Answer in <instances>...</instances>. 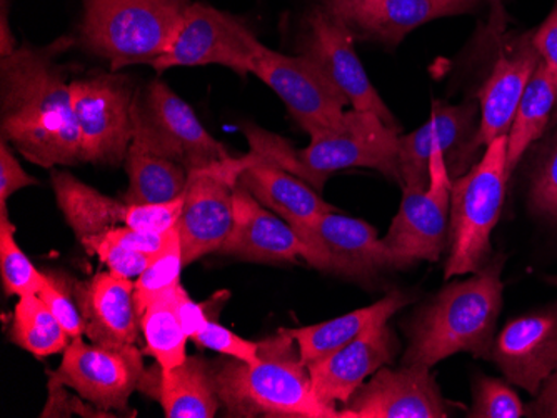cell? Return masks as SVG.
Masks as SVG:
<instances>
[{
    "mask_svg": "<svg viewBox=\"0 0 557 418\" xmlns=\"http://www.w3.org/2000/svg\"><path fill=\"white\" fill-rule=\"evenodd\" d=\"M72 40L21 46L0 61L2 139L44 168L81 164L79 127L67 68L58 58Z\"/></svg>",
    "mask_w": 557,
    "mask_h": 418,
    "instance_id": "obj_1",
    "label": "cell"
},
{
    "mask_svg": "<svg viewBox=\"0 0 557 418\" xmlns=\"http://www.w3.org/2000/svg\"><path fill=\"white\" fill-rule=\"evenodd\" d=\"M504 257L487 262L469 279L450 282L412 315L403 365L433 368L450 355L490 358L503 308Z\"/></svg>",
    "mask_w": 557,
    "mask_h": 418,
    "instance_id": "obj_2",
    "label": "cell"
},
{
    "mask_svg": "<svg viewBox=\"0 0 557 418\" xmlns=\"http://www.w3.org/2000/svg\"><path fill=\"white\" fill-rule=\"evenodd\" d=\"M215 389L227 417L337 418L312 390L296 340L284 329L259 342V360L225 358L212 365Z\"/></svg>",
    "mask_w": 557,
    "mask_h": 418,
    "instance_id": "obj_3",
    "label": "cell"
},
{
    "mask_svg": "<svg viewBox=\"0 0 557 418\" xmlns=\"http://www.w3.org/2000/svg\"><path fill=\"white\" fill-rule=\"evenodd\" d=\"M244 132L250 154L286 168L318 192L336 172L347 168H372L400 182V129L387 126L372 112L350 109L339 127L311 137L306 149H294L287 140L259 127L246 126Z\"/></svg>",
    "mask_w": 557,
    "mask_h": 418,
    "instance_id": "obj_4",
    "label": "cell"
},
{
    "mask_svg": "<svg viewBox=\"0 0 557 418\" xmlns=\"http://www.w3.org/2000/svg\"><path fill=\"white\" fill-rule=\"evenodd\" d=\"M190 0H84L79 39L84 51L112 72L152 64L171 49Z\"/></svg>",
    "mask_w": 557,
    "mask_h": 418,
    "instance_id": "obj_5",
    "label": "cell"
},
{
    "mask_svg": "<svg viewBox=\"0 0 557 418\" xmlns=\"http://www.w3.org/2000/svg\"><path fill=\"white\" fill-rule=\"evenodd\" d=\"M509 177L508 136H504L484 147L483 157L453 180L446 280L478 273L491 261V236L503 214Z\"/></svg>",
    "mask_w": 557,
    "mask_h": 418,
    "instance_id": "obj_6",
    "label": "cell"
},
{
    "mask_svg": "<svg viewBox=\"0 0 557 418\" xmlns=\"http://www.w3.org/2000/svg\"><path fill=\"white\" fill-rule=\"evenodd\" d=\"M71 90L79 127L81 164L121 165L134 137L133 80L111 71L71 80Z\"/></svg>",
    "mask_w": 557,
    "mask_h": 418,
    "instance_id": "obj_7",
    "label": "cell"
},
{
    "mask_svg": "<svg viewBox=\"0 0 557 418\" xmlns=\"http://www.w3.org/2000/svg\"><path fill=\"white\" fill-rule=\"evenodd\" d=\"M429 172L428 190L403 186V202L383 239L393 270H403L422 261H440L449 239L453 179L443 154L431 157Z\"/></svg>",
    "mask_w": 557,
    "mask_h": 418,
    "instance_id": "obj_8",
    "label": "cell"
},
{
    "mask_svg": "<svg viewBox=\"0 0 557 418\" xmlns=\"http://www.w3.org/2000/svg\"><path fill=\"white\" fill-rule=\"evenodd\" d=\"M250 74L277 93L294 121L309 136L341 126L349 101L306 55H284L262 43Z\"/></svg>",
    "mask_w": 557,
    "mask_h": 418,
    "instance_id": "obj_9",
    "label": "cell"
},
{
    "mask_svg": "<svg viewBox=\"0 0 557 418\" xmlns=\"http://www.w3.org/2000/svg\"><path fill=\"white\" fill-rule=\"evenodd\" d=\"M479 130V107L474 102L450 105L434 102L431 117L414 132L399 137L400 183L429 189V161L443 154L453 180L465 176L478 162L475 137Z\"/></svg>",
    "mask_w": 557,
    "mask_h": 418,
    "instance_id": "obj_10",
    "label": "cell"
},
{
    "mask_svg": "<svg viewBox=\"0 0 557 418\" xmlns=\"http://www.w3.org/2000/svg\"><path fill=\"white\" fill-rule=\"evenodd\" d=\"M261 46L240 18L202 2H193L171 49L150 65L156 72H164L214 64L244 77L250 74Z\"/></svg>",
    "mask_w": 557,
    "mask_h": 418,
    "instance_id": "obj_11",
    "label": "cell"
},
{
    "mask_svg": "<svg viewBox=\"0 0 557 418\" xmlns=\"http://www.w3.org/2000/svg\"><path fill=\"white\" fill-rule=\"evenodd\" d=\"M144 376L143 354L134 345L108 347L72 339L50 382L67 385L99 410H125Z\"/></svg>",
    "mask_w": 557,
    "mask_h": 418,
    "instance_id": "obj_12",
    "label": "cell"
},
{
    "mask_svg": "<svg viewBox=\"0 0 557 418\" xmlns=\"http://www.w3.org/2000/svg\"><path fill=\"white\" fill-rule=\"evenodd\" d=\"M350 27L327 8H315L306 18L300 54L311 59L343 92L354 111L372 112L387 126L400 129L359 59Z\"/></svg>",
    "mask_w": 557,
    "mask_h": 418,
    "instance_id": "obj_13",
    "label": "cell"
},
{
    "mask_svg": "<svg viewBox=\"0 0 557 418\" xmlns=\"http://www.w3.org/2000/svg\"><path fill=\"white\" fill-rule=\"evenodd\" d=\"M239 159L189 172L180 230L184 267L221 251L234 227V189Z\"/></svg>",
    "mask_w": 557,
    "mask_h": 418,
    "instance_id": "obj_14",
    "label": "cell"
},
{
    "mask_svg": "<svg viewBox=\"0 0 557 418\" xmlns=\"http://www.w3.org/2000/svg\"><path fill=\"white\" fill-rule=\"evenodd\" d=\"M294 230L309 248L306 262L322 273L369 282L379 273L393 270L386 243L364 220L334 211Z\"/></svg>",
    "mask_w": 557,
    "mask_h": 418,
    "instance_id": "obj_15",
    "label": "cell"
},
{
    "mask_svg": "<svg viewBox=\"0 0 557 418\" xmlns=\"http://www.w3.org/2000/svg\"><path fill=\"white\" fill-rule=\"evenodd\" d=\"M134 111L162 151L187 172L214 167L233 159L224 143L200 124L193 107L162 80H154L144 92H136Z\"/></svg>",
    "mask_w": 557,
    "mask_h": 418,
    "instance_id": "obj_16",
    "label": "cell"
},
{
    "mask_svg": "<svg viewBox=\"0 0 557 418\" xmlns=\"http://www.w3.org/2000/svg\"><path fill=\"white\" fill-rule=\"evenodd\" d=\"M487 360L509 383L536 395L557 370V301L509 320L494 337Z\"/></svg>",
    "mask_w": 557,
    "mask_h": 418,
    "instance_id": "obj_17",
    "label": "cell"
},
{
    "mask_svg": "<svg viewBox=\"0 0 557 418\" xmlns=\"http://www.w3.org/2000/svg\"><path fill=\"white\" fill-rule=\"evenodd\" d=\"M343 418H446V401L431 368H379L339 410Z\"/></svg>",
    "mask_w": 557,
    "mask_h": 418,
    "instance_id": "obj_18",
    "label": "cell"
},
{
    "mask_svg": "<svg viewBox=\"0 0 557 418\" xmlns=\"http://www.w3.org/2000/svg\"><path fill=\"white\" fill-rule=\"evenodd\" d=\"M400 343L387 324H379L333 354L308 364L312 390L325 407L337 410L379 368L393 364Z\"/></svg>",
    "mask_w": 557,
    "mask_h": 418,
    "instance_id": "obj_19",
    "label": "cell"
},
{
    "mask_svg": "<svg viewBox=\"0 0 557 418\" xmlns=\"http://www.w3.org/2000/svg\"><path fill=\"white\" fill-rule=\"evenodd\" d=\"M219 254L259 264L309 258V248L290 224L259 204L243 187L234 189V227Z\"/></svg>",
    "mask_w": 557,
    "mask_h": 418,
    "instance_id": "obj_20",
    "label": "cell"
},
{
    "mask_svg": "<svg viewBox=\"0 0 557 418\" xmlns=\"http://www.w3.org/2000/svg\"><path fill=\"white\" fill-rule=\"evenodd\" d=\"M75 295L83 312L87 339L97 345H134L140 317L134 299V282L106 270L87 280H77Z\"/></svg>",
    "mask_w": 557,
    "mask_h": 418,
    "instance_id": "obj_21",
    "label": "cell"
},
{
    "mask_svg": "<svg viewBox=\"0 0 557 418\" xmlns=\"http://www.w3.org/2000/svg\"><path fill=\"white\" fill-rule=\"evenodd\" d=\"M540 64L531 36L497 58L486 83L478 92L479 130L475 137L478 149L490 145L493 140L508 136L515 121L522 93Z\"/></svg>",
    "mask_w": 557,
    "mask_h": 418,
    "instance_id": "obj_22",
    "label": "cell"
},
{
    "mask_svg": "<svg viewBox=\"0 0 557 418\" xmlns=\"http://www.w3.org/2000/svg\"><path fill=\"white\" fill-rule=\"evenodd\" d=\"M239 167L236 186L293 227L314 223L321 215L336 211L314 187L274 162L249 152L239 159Z\"/></svg>",
    "mask_w": 557,
    "mask_h": 418,
    "instance_id": "obj_23",
    "label": "cell"
},
{
    "mask_svg": "<svg viewBox=\"0 0 557 418\" xmlns=\"http://www.w3.org/2000/svg\"><path fill=\"white\" fill-rule=\"evenodd\" d=\"M134 137L125 155L129 189L125 204H162L184 195L189 172L169 157L133 109Z\"/></svg>",
    "mask_w": 557,
    "mask_h": 418,
    "instance_id": "obj_24",
    "label": "cell"
},
{
    "mask_svg": "<svg viewBox=\"0 0 557 418\" xmlns=\"http://www.w3.org/2000/svg\"><path fill=\"white\" fill-rule=\"evenodd\" d=\"M484 0H375L350 22L354 36L396 47L406 36L437 18L468 14Z\"/></svg>",
    "mask_w": 557,
    "mask_h": 418,
    "instance_id": "obj_25",
    "label": "cell"
},
{
    "mask_svg": "<svg viewBox=\"0 0 557 418\" xmlns=\"http://www.w3.org/2000/svg\"><path fill=\"white\" fill-rule=\"evenodd\" d=\"M411 302L412 297L409 293L394 290L369 307L358 308V311L341 315L327 322L284 330L296 340L300 357L308 365L325 355L333 354L334 351L358 339L372 327L389 322L393 315Z\"/></svg>",
    "mask_w": 557,
    "mask_h": 418,
    "instance_id": "obj_26",
    "label": "cell"
},
{
    "mask_svg": "<svg viewBox=\"0 0 557 418\" xmlns=\"http://www.w3.org/2000/svg\"><path fill=\"white\" fill-rule=\"evenodd\" d=\"M159 367V365H158ZM152 382L156 398L168 418H212L221 407L212 365L202 357H187L171 370L159 367Z\"/></svg>",
    "mask_w": 557,
    "mask_h": 418,
    "instance_id": "obj_27",
    "label": "cell"
},
{
    "mask_svg": "<svg viewBox=\"0 0 557 418\" xmlns=\"http://www.w3.org/2000/svg\"><path fill=\"white\" fill-rule=\"evenodd\" d=\"M52 189L59 208L81 243L125 226L129 204L99 192L69 172H52Z\"/></svg>",
    "mask_w": 557,
    "mask_h": 418,
    "instance_id": "obj_28",
    "label": "cell"
},
{
    "mask_svg": "<svg viewBox=\"0 0 557 418\" xmlns=\"http://www.w3.org/2000/svg\"><path fill=\"white\" fill-rule=\"evenodd\" d=\"M556 105L557 80L540 62L522 93L508 134V164L511 174L525 152L543 136Z\"/></svg>",
    "mask_w": 557,
    "mask_h": 418,
    "instance_id": "obj_29",
    "label": "cell"
},
{
    "mask_svg": "<svg viewBox=\"0 0 557 418\" xmlns=\"http://www.w3.org/2000/svg\"><path fill=\"white\" fill-rule=\"evenodd\" d=\"M175 287L156 299L140 315V332L146 340V352L158 362L162 370H171L187 358V335L177 305Z\"/></svg>",
    "mask_w": 557,
    "mask_h": 418,
    "instance_id": "obj_30",
    "label": "cell"
},
{
    "mask_svg": "<svg viewBox=\"0 0 557 418\" xmlns=\"http://www.w3.org/2000/svg\"><path fill=\"white\" fill-rule=\"evenodd\" d=\"M9 340L34 357L44 358L64 354L72 339L39 295H27L15 305Z\"/></svg>",
    "mask_w": 557,
    "mask_h": 418,
    "instance_id": "obj_31",
    "label": "cell"
},
{
    "mask_svg": "<svg viewBox=\"0 0 557 418\" xmlns=\"http://www.w3.org/2000/svg\"><path fill=\"white\" fill-rule=\"evenodd\" d=\"M0 276L5 293L18 299L37 295L46 282L44 273L34 267L15 242V227L8 207H0Z\"/></svg>",
    "mask_w": 557,
    "mask_h": 418,
    "instance_id": "obj_32",
    "label": "cell"
},
{
    "mask_svg": "<svg viewBox=\"0 0 557 418\" xmlns=\"http://www.w3.org/2000/svg\"><path fill=\"white\" fill-rule=\"evenodd\" d=\"M183 268L180 230H175L168 248L152 258L146 270L134 282V299H136L139 317L156 299L181 286Z\"/></svg>",
    "mask_w": 557,
    "mask_h": 418,
    "instance_id": "obj_33",
    "label": "cell"
},
{
    "mask_svg": "<svg viewBox=\"0 0 557 418\" xmlns=\"http://www.w3.org/2000/svg\"><path fill=\"white\" fill-rule=\"evenodd\" d=\"M528 205L533 215L557 226V130L529 174Z\"/></svg>",
    "mask_w": 557,
    "mask_h": 418,
    "instance_id": "obj_34",
    "label": "cell"
},
{
    "mask_svg": "<svg viewBox=\"0 0 557 418\" xmlns=\"http://www.w3.org/2000/svg\"><path fill=\"white\" fill-rule=\"evenodd\" d=\"M44 276H46V282L37 295L55 315L71 339L86 335V324H84L83 312H81L79 302L75 295L77 280L72 279L62 270H54V268L44 270Z\"/></svg>",
    "mask_w": 557,
    "mask_h": 418,
    "instance_id": "obj_35",
    "label": "cell"
},
{
    "mask_svg": "<svg viewBox=\"0 0 557 418\" xmlns=\"http://www.w3.org/2000/svg\"><path fill=\"white\" fill-rule=\"evenodd\" d=\"M471 418H521L525 405L509 383L493 377H478L472 389Z\"/></svg>",
    "mask_w": 557,
    "mask_h": 418,
    "instance_id": "obj_36",
    "label": "cell"
},
{
    "mask_svg": "<svg viewBox=\"0 0 557 418\" xmlns=\"http://www.w3.org/2000/svg\"><path fill=\"white\" fill-rule=\"evenodd\" d=\"M190 340L199 347L219 352L225 357L237 358L246 364H256L259 360V342L243 339L215 322L212 317L208 318V322L200 327Z\"/></svg>",
    "mask_w": 557,
    "mask_h": 418,
    "instance_id": "obj_37",
    "label": "cell"
},
{
    "mask_svg": "<svg viewBox=\"0 0 557 418\" xmlns=\"http://www.w3.org/2000/svg\"><path fill=\"white\" fill-rule=\"evenodd\" d=\"M83 245L87 249V252L96 254L102 264L108 265L111 273L131 280L134 277H139L146 270L147 265L156 257V255L140 254V252L122 248L119 243L109 240L104 233L86 240Z\"/></svg>",
    "mask_w": 557,
    "mask_h": 418,
    "instance_id": "obj_38",
    "label": "cell"
},
{
    "mask_svg": "<svg viewBox=\"0 0 557 418\" xmlns=\"http://www.w3.org/2000/svg\"><path fill=\"white\" fill-rule=\"evenodd\" d=\"M184 197L162 204H129L125 227L149 233H171L183 214Z\"/></svg>",
    "mask_w": 557,
    "mask_h": 418,
    "instance_id": "obj_39",
    "label": "cell"
},
{
    "mask_svg": "<svg viewBox=\"0 0 557 418\" xmlns=\"http://www.w3.org/2000/svg\"><path fill=\"white\" fill-rule=\"evenodd\" d=\"M39 180L34 179L22 167L21 162L12 154L8 140L0 142V207H8V201L18 190L37 186Z\"/></svg>",
    "mask_w": 557,
    "mask_h": 418,
    "instance_id": "obj_40",
    "label": "cell"
},
{
    "mask_svg": "<svg viewBox=\"0 0 557 418\" xmlns=\"http://www.w3.org/2000/svg\"><path fill=\"white\" fill-rule=\"evenodd\" d=\"M531 43L540 55L541 64L557 80V2L536 33L531 34Z\"/></svg>",
    "mask_w": 557,
    "mask_h": 418,
    "instance_id": "obj_41",
    "label": "cell"
},
{
    "mask_svg": "<svg viewBox=\"0 0 557 418\" xmlns=\"http://www.w3.org/2000/svg\"><path fill=\"white\" fill-rule=\"evenodd\" d=\"M525 417L557 418V370L544 380L534 401L525 407Z\"/></svg>",
    "mask_w": 557,
    "mask_h": 418,
    "instance_id": "obj_42",
    "label": "cell"
},
{
    "mask_svg": "<svg viewBox=\"0 0 557 418\" xmlns=\"http://www.w3.org/2000/svg\"><path fill=\"white\" fill-rule=\"evenodd\" d=\"M175 295H177V305H180V314L181 318H183L184 329H186L189 339H193L197 330L208 322V308H205V305L196 304V302L189 297V293H187V290L184 289L183 286L177 287Z\"/></svg>",
    "mask_w": 557,
    "mask_h": 418,
    "instance_id": "obj_43",
    "label": "cell"
},
{
    "mask_svg": "<svg viewBox=\"0 0 557 418\" xmlns=\"http://www.w3.org/2000/svg\"><path fill=\"white\" fill-rule=\"evenodd\" d=\"M374 2L375 0H325V8L349 26L354 18Z\"/></svg>",
    "mask_w": 557,
    "mask_h": 418,
    "instance_id": "obj_44",
    "label": "cell"
},
{
    "mask_svg": "<svg viewBox=\"0 0 557 418\" xmlns=\"http://www.w3.org/2000/svg\"><path fill=\"white\" fill-rule=\"evenodd\" d=\"M0 55L8 58L12 52L17 51L14 36H12L11 27H9L8 12H5V0H2V22H0Z\"/></svg>",
    "mask_w": 557,
    "mask_h": 418,
    "instance_id": "obj_45",
    "label": "cell"
},
{
    "mask_svg": "<svg viewBox=\"0 0 557 418\" xmlns=\"http://www.w3.org/2000/svg\"><path fill=\"white\" fill-rule=\"evenodd\" d=\"M546 282L549 283V286L557 287V276H547Z\"/></svg>",
    "mask_w": 557,
    "mask_h": 418,
    "instance_id": "obj_46",
    "label": "cell"
}]
</instances>
